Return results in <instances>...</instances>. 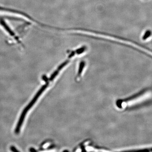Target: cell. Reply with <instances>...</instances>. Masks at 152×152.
Returning a JSON list of instances; mask_svg holds the SVG:
<instances>
[{"mask_svg":"<svg viewBox=\"0 0 152 152\" xmlns=\"http://www.w3.org/2000/svg\"><path fill=\"white\" fill-rule=\"evenodd\" d=\"M0 27L10 38L11 42L22 48L24 47L20 37L18 35L7 22L2 18H0Z\"/></svg>","mask_w":152,"mask_h":152,"instance_id":"cell-1","label":"cell"},{"mask_svg":"<svg viewBox=\"0 0 152 152\" xmlns=\"http://www.w3.org/2000/svg\"><path fill=\"white\" fill-rule=\"evenodd\" d=\"M48 84L49 83L47 82L45 85H44L39 90V91L37 93L35 96L33 98V99L30 102V103L28 104V105L26 107L24 110L23 111V113H22L21 115V116L19 119L18 122L17 124L15 130V133L16 134H18L20 132L21 128L23 121H24L25 117L28 111L34 105V104L36 102V101L38 99L39 97L42 94V93L46 89L47 87L48 86Z\"/></svg>","mask_w":152,"mask_h":152,"instance_id":"cell-2","label":"cell"},{"mask_svg":"<svg viewBox=\"0 0 152 152\" xmlns=\"http://www.w3.org/2000/svg\"><path fill=\"white\" fill-rule=\"evenodd\" d=\"M152 32L151 31V30H147L143 36L142 37V39L143 40L147 39L151 35Z\"/></svg>","mask_w":152,"mask_h":152,"instance_id":"cell-3","label":"cell"},{"mask_svg":"<svg viewBox=\"0 0 152 152\" xmlns=\"http://www.w3.org/2000/svg\"><path fill=\"white\" fill-rule=\"evenodd\" d=\"M15 148L14 147H12L11 148V150H12V151H18V150L15 149Z\"/></svg>","mask_w":152,"mask_h":152,"instance_id":"cell-4","label":"cell"}]
</instances>
